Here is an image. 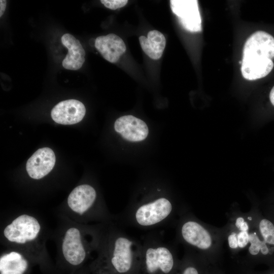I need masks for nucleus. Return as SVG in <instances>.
Instances as JSON below:
<instances>
[{"label": "nucleus", "instance_id": "2", "mask_svg": "<svg viewBox=\"0 0 274 274\" xmlns=\"http://www.w3.org/2000/svg\"><path fill=\"white\" fill-rule=\"evenodd\" d=\"M99 251L116 274H138L142 243L111 222L104 224Z\"/></svg>", "mask_w": 274, "mask_h": 274}, {"label": "nucleus", "instance_id": "9", "mask_svg": "<svg viewBox=\"0 0 274 274\" xmlns=\"http://www.w3.org/2000/svg\"><path fill=\"white\" fill-rule=\"evenodd\" d=\"M86 109L82 102L76 99L63 100L52 110L51 115L56 123L61 124H74L84 118Z\"/></svg>", "mask_w": 274, "mask_h": 274}, {"label": "nucleus", "instance_id": "10", "mask_svg": "<svg viewBox=\"0 0 274 274\" xmlns=\"http://www.w3.org/2000/svg\"><path fill=\"white\" fill-rule=\"evenodd\" d=\"M55 163V156L53 151L47 147L41 148L27 160L26 171L31 178L39 180L52 170Z\"/></svg>", "mask_w": 274, "mask_h": 274}, {"label": "nucleus", "instance_id": "3", "mask_svg": "<svg viewBox=\"0 0 274 274\" xmlns=\"http://www.w3.org/2000/svg\"><path fill=\"white\" fill-rule=\"evenodd\" d=\"M177 227L178 239L187 250L204 258L212 265H216L224 238V228L211 227L190 213L181 215Z\"/></svg>", "mask_w": 274, "mask_h": 274}, {"label": "nucleus", "instance_id": "13", "mask_svg": "<svg viewBox=\"0 0 274 274\" xmlns=\"http://www.w3.org/2000/svg\"><path fill=\"white\" fill-rule=\"evenodd\" d=\"M29 257L23 252L9 248L0 256V274H25L29 266Z\"/></svg>", "mask_w": 274, "mask_h": 274}, {"label": "nucleus", "instance_id": "18", "mask_svg": "<svg viewBox=\"0 0 274 274\" xmlns=\"http://www.w3.org/2000/svg\"><path fill=\"white\" fill-rule=\"evenodd\" d=\"M92 274H116L109 266L100 252L90 265Z\"/></svg>", "mask_w": 274, "mask_h": 274}, {"label": "nucleus", "instance_id": "12", "mask_svg": "<svg viewBox=\"0 0 274 274\" xmlns=\"http://www.w3.org/2000/svg\"><path fill=\"white\" fill-rule=\"evenodd\" d=\"M94 45L102 56L111 63L117 62L126 50L123 40L114 33L98 37Z\"/></svg>", "mask_w": 274, "mask_h": 274}, {"label": "nucleus", "instance_id": "8", "mask_svg": "<svg viewBox=\"0 0 274 274\" xmlns=\"http://www.w3.org/2000/svg\"><path fill=\"white\" fill-rule=\"evenodd\" d=\"M170 6L184 29L192 32L201 30V19L197 1L171 0Z\"/></svg>", "mask_w": 274, "mask_h": 274}, {"label": "nucleus", "instance_id": "23", "mask_svg": "<svg viewBox=\"0 0 274 274\" xmlns=\"http://www.w3.org/2000/svg\"><path fill=\"white\" fill-rule=\"evenodd\" d=\"M269 99L271 103L274 106V86L271 89L269 93Z\"/></svg>", "mask_w": 274, "mask_h": 274}, {"label": "nucleus", "instance_id": "1", "mask_svg": "<svg viewBox=\"0 0 274 274\" xmlns=\"http://www.w3.org/2000/svg\"><path fill=\"white\" fill-rule=\"evenodd\" d=\"M68 219L58 234V252L67 265L77 268L84 264L93 252L98 253L104 223L89 225Z\"/></svg>", "mask_w": 274, "mask_h": 274}, {"label": "nucleus", "instance_id": "6", "mask_svg": "<svg viewBox=\"0 0 274 274\" xmlns=\"http://www.w3.org/2000/svg\"><path fill=\"white\" fill-rule=\"evenodd\" d=\"M67 207L71 219L74 218L77 222L80 220V223H106L113 219L108 210L98 203L96 191L88 184L79 185L71 191L67 198Z\"/></svg>", "mask_w": 274, "mask_h": 274}, {"label": "nucleus", "instance_id": "19", "mask_svg": "<svg viewBox=\"0 0 274 274\" xmlns=\"http://www.w3.org/2000/svg\"><path fill=\"white\" fill-rule=\"evenodd\" d=\"M100 2L107 8L116 10L125 6L128 3L127 0H101Z\"/></svg>", "mask_w": 274, "mask_h": 274}, {"label": "nucleus", "instance_id": "22", "mask_svg": "<svg viewBox=\"0 0 274 274\" xmlns=\"http://www.w3.org/2000/svg\"><path fill=\"white\" fill-rule=\"evenodd\" d=\"M242 274H261V273L256 272L255 271H252V270H250V269L249 270L246 269L242 273ZM266 274H274V271H272L270 272H268Z\"/></svg>", "mask_w": 274, "mask_h": 274}, {"label": "nucleus", "instance_id": "17", "mask_svg": "<svg viewBox=\"0 0 274 274\" xmlns=\"http://www.w3.org/2000/svg\"><path fill=\"white\" fill-rule=\"evenodd\" d=\"M258 229L262 239L267 244L274 246L273 224L267 219H262L258 223Z\"/></svg>", "mask_w": 274, "mask_h": 274}, {"label": "nucleus", "instance_id": "16", "mask_svg": "<svg viewBox=\"0 0 274 274\" xmlns=\"http://www.w3.org/2000/svg\"><path fill=\"white\" fill-rule=\"evenodd\" d=\"M139 41L142 50L150 58L154 60L161 58L166 44L165 37L161 32L151 30L147 37L141 36Z\"/></svg>", "mask_w": 274, "mask_h": 274}, {"label": "nucleus", "instance_id": "7", "mask_svg": "<svg viewBox=\"0 0 274 274\" xmlns=\"http://www.w3.org/2000/svg\"><path fill=\"white\" fill-rule=\"evenodd\" d=\"M180 260L172 247L149 236L142 243L138 274H174Z\"/></svg>", "mask_w": 274, "mask_h": 274}, {"label": "nucleus", "instance_id": "15", "mask_svg": "<svg viewBox=\"0 0 274 274\" xmlns=\"http://www.w3.org/2000/svg\"><path fill=\"white\" fill-rule=\"evenodd\" d=\"M212 266L204 258L187 250L174 274H209Z\"/></svg>", "mask_w": 274, "mask_h": 274}, {"label": "nucleus", "instance_id": "14", "mask_svg": "<svg viewBox=\"0 0 274 274\" xmlns=\"http://www.w3.org/2000/svg\"><path fill=\"white\" fill-rule=\"evenodd\" d=\"M61 40L68 50V53L62 61L63 67L70 70L80 69L85 62V52L80 41L70 33L64 34Z\"/></svg>", "mask_w": 274, "mask_h": 274}, {"label": "nucleus", "instance_id": "21", "mask_svg": "<svg viewBox=\"0 0 274 274\" xmlns=\"http://www.w3.org/2000/svg\"><path fill=\"white\" fill-rule=\"evenodd\" d=\"M7 2L5 0L0 1V17H2L3 15L6 8Z\"/></svg>", "mask_w": 274, "mask_h": 274}, {"label": "nucleus", "instance_id": "20", "mask_svg": "<svg viewBox=\"0 0 274 274\" xmlns=\"http://www.w3.org/2000/svg\"><path fill=\"white\" fill-rule=\"evenodd\" d=\"M209 274H225L222 270H221L216 265H212L210 270Z\"/></svg>", "mask_w": 274, "mask_h": 274}, {"label": "nucleus", "instance_id": "4", "mask_svg": "<svg viewBox=\"0 0 274 274\" xmlns=\"http://www.w3.org/2000/svg\"><path fill=\"white\" fill-rule=\"evenodd\" d=\"M45 235L43 224L38 218L30 214L22 213L4 226L2 237L9 248L36 259L46 256Z\"/></svg>", "mask_w": 274, "mask_h": 274}, {"label": "nucleus", "instance_id": "11", "mask_svg": "<svg viewBox=\"0 0 274 274\" xmlns=\"http://www.w3.org/2000/svg\"><path fill=\"white\" fill-rule=\"evenodd\" d=\"M114 128L125 139L131 142L145 140L149 132L147 124L141 119L132 115H126L118 118Z\"/></svg>", "mask_w": 274, "mask_h": 274}, {"label": "nucleus", "instance_id": "5", "mask_svg": "<svg viewBox=\"0 0 274 274\" xmlns=\"http://www.w3.org/2000/svg\"><path fill=\"white\" fill-rule=\"evenodd\" d=\"M274 38L257 31L247 40L243 49L241 72L243 77L255 80L265 77L273 67Z\"/></svg>", "mask_w": 274, "mask_h": 274}]
</instances>
